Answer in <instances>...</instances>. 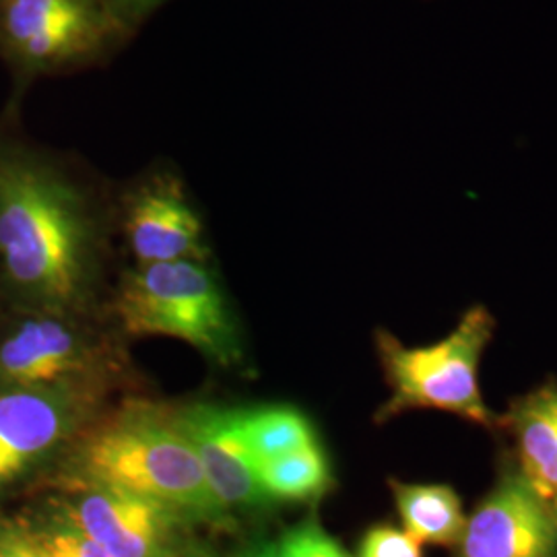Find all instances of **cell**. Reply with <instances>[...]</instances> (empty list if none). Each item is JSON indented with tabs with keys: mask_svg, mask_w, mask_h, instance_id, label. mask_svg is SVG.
<instances>
[{
	"mask_svg": "<svg viewBox=\"0 0 557 557\" xmlns=\"http://www.w3.org/2000/svg\"><path fill=\"white\" fill-rule=\"evenodd\" d=\"M106 215L69 163L0 137V267L48 310L77 308L91 289Z\"/></svg>",
	"mask_w": 557,
	"mask_h": 557,
	"instance_id": "1",
	"label": "cell"
},
{
	"mask_svg": "<svg viewBox=\"0 0 557 557\" xmlns=\"http://www.w3.org/2000/svg\"><path fill=\"white\" fill-rule=\"evenodd\" d=\"M120 230L137 264L209 259L205 221L172 170H156L124 197Z\"/></svg>",
	"mask_w": 557,
	"mask_h": 557,
	"instance_id": "8",
	"label": "cell"
},
{
	"mask_svg": "<svg viewBox=\"0 0 557 557\" xmlns=\"http://www.w3.org/2000/svg\"><path fill=\"white\" fill-rule=\"evenodd\" d=\"M172 416L193 444L211 492L227 512L269 502L260 490L259 465L244 440L242 409L195 403Z\"/></svg>",
	"mask_w": 557,
	"mask_h": 557,
	"instance_id": "10",
	"label": "cell"
},
{
	"mask_svg": "<svg viewBox=\"0 0 557 557\" xmlns=\"http://www.w3.org/2000/svg\"><path fill=\"white\" fill-rule=\"evenodd\" d=\"M98 359V349L62 320H27L0 343V388L91 382Z\"/></svg>",
	"mask_w": 557,
	"mask_h": 557,
	"instance_id": "11",
	"label": "cell"
},
{
	"mask_svg": "<svg viewBox=\"0 0 557 557\" xmlns=\"http://www.w3.org/2000/svg\"><path fill=\"white\" fill-rule=\"evenodd\" d=\"M36 533L48 557H112L83 533L64 510L50 518V522Z\"/></svg>",
	"mask_w": 557,
	"mask_h": 557,
	"instance_id": "16",
	"label": "cell"
},
{
	"mask_svg": "<svg viewBox=\"0 0 557 557\" xmlns=\"http://www.w3.org/2000/svg\"><path fill=\"white\" fill-rule=\"evenodd\" d=\"M135 36L106 0H0V59L17 96L34 81L110 64Z\"/></svg>",
	"mask_w": 557,
	"mask_h": 557,
	"instance_id": "3",
	"label": "cell"
},
{
	"mask_svg": "<svg viewBox=\"0 0 557 557\" xmlns=\"http://www.w3.org/2000/svg\"><path fill=\"white\" fill-rule=\"evenodd\" d=\"M75 467L79 478L158 499L188 522H230L193 444L160 407L137 403L100 421L81 442Z\"/></svg>",
	"mask_w": 557,
	"mask_h": 557,
	"instance_id": "2",
	"label": "cell"
},
{
	"mask_svg": "<svg viewBox=\"0 0 557 557\" xmlns=\"http://www.w3.org/2000/svg\"><path fill=\"white\" fill-rule=\"evenodd\" d=\"M358 557H421V543L393 524H376L361 539Z\"/></svg>",
	"mask_w": 557,
	"mask_h": 557,
	"instance_id": "18",
	"label": "cell"
},
{
	"mask_svg": "<svg viewBox=\"0 0 557 557\" xmlns=\"http://www.w3.org/2000/svg\"><path fill=\"white\" fill-rule=\"evenodd\" d=\"M457 557H557V515L508 465L467 517Z\"/></svg>",
	"mask_w": 557,
	"mask_h": 557,
	"instance_id": "9",
	"label": "cell"
},
{
	"mask_svg": "<svg viewBox=\"0 0 557 557\" xmlns=\"http://www.w3.org/2000/svg\"><path fill=\"white\" fill-rule=\"evenodd\" d=\"M116 306L133 335L186 341L225 368L242 359L238 326L220 281L200 260L139 264L122 281Z\"/></svg>",
	"mask_w": 557,
	"mask_h": 557,
	"instance_id": "5",
	"label": "cell"
},
{
	"mask_svg": "<svg viewBox=\"0 0 557 557\" xmlns=\"http://www.w3.org/2000/svg\"><path fill=\"white\" fill-rule=\"evenodd\" d=\"M391 490L403 531L418 543L457 547L467 527L462 502L450 485L403 483L393 479Z\"/></svg>",
	"mask_w": 557,
	"mask_h": 557,
	"instance_id": "13",
	"label": "cell"
},
{
	"mask_svg": "<svg viewBox=\"0 0 557 557\" xmlns=\"http://www.w3.org/2000/svg\"><path fill=\"white\" fill-rule=\"evenodd\" d=\"M89 382L0 388V487L25 478L91 416Z\"/></svg>",
	"mask_w": 557,
	"mask_h": 557,
	"instance_id": "7",
	"label": "cell"
},
{
	"mask_svg": "<svg viewBox=\"0 0 557 557\" xmlns=\"http://www.w3.org/2000/svg\"><path fill=\"white\" fill-rule=\"evenodd\" d=\"M62 510L112 557H180L186 552V518L119 485L77 478Z\"/></svg>",
	"mask_w": 557,
	"mask_h": 557,
	"instance_id": "6",
	"label": "cell"
},
{
	"mask_svg": "<svg viewBox=\"0 0 557 557\" xmlns=\"http://www.w3.org/2000/svg\"><path fill=\"white\" fill-rule=\"evenodd\" d=\"M556 515H557V510H556Z\"/></svg>",
	"mask_w": 557,
	"mask_h": 557,
	"instance_id": "23",
	"label": "cell"
},
{
	"mask_svg": "<svg viewBox=\"0 0 557 557\" xmlns=\"http://www.w3.org/2000/svg\"><path fill=\"white\" fill-rule=\"evenodd\" d=\"M180 557H211L209 554H205V552H184Z\"/></svg>",
	"mask_w": 557,
	"mask_h": 557,
	"instance_id": "22",
	"label": "cell"
},
{
	"mask_svg": "<svg viewBox=\"0 0 557 557\" xmlns=\"http://www.w3.org/2000/svg\"><path fill=\"white\" fill-rule=\"evenodd\" d=\"M0 557H48L36 531L15 522L0 524Z\"/></svg>",
	"mask_w": 557,
	"mask_h": 557,
	"instance_id": "19",
	"label": "cell"
},
{
	"mask_svg": "<svg viewBox=\"0 0 557 557\" xmlns=\"http://www.w3.org/2000/svg\"><path fill=\"white\" fill-rule=\"evenodd\" d=\"M236 557H277V543L271 541H252Z\"/></svg>",
	"mask_w": 557,
	"mask_h": 557,
	"instance_id": "21",
	"label": "cell"
},
{
	"mask_svg": "<svg viewBox=\"0 0 557 557\" xmlns=\"http://www.w3.org/2000/svg\"><path fill=\"white\" fill-rule=\"evenodd\" d=\"M494 317L485 306H471L453 333L438 343L407 347L391 333H379V354L391 398L379 419L397 418L413 409H438L496 430L498 418L483 400L479 363L494 337Z\"/></svg>",
	"mask_w": 557,
	"mask_h": 557,
	"instance_id": "4",
	"label": "cell"
},
{
	"mask_svg": "<svg viewBox=\"0 0 557 557\" xmlns=\"http://www.w3.org/2000/svg\"><path fill=\"white\" fill-rule=\"evenodd\" d=\"M277 557H351L337 539L331 537L319 520L308 518L287 529L278 539Z\"/></svg>",
	"mask_w": 557,
	"mask_h": 557,
	"instance_id": "17",
	"label": "cell"
},
{
	"mask_svg": "<svg viewBox=\"0 0 557 557\" xmlns=\"http://www.w3.org/2000/svg\"><path fill=\"white\" fill-rule=\"evenodd\" d=\"M502 423L508 428L512 467L545 504L557 510V382L541 384L512 403Z\"/></svg>",
	"mask_w": 557,
	"mask_h": 557,
	"instance_id": "12",
	"label": "cell"
},
{
	"mask_svg": "<svg viewBox=\"0 0 557 557\" xmlns=\"http://www.w3.org/2000/svg\"><path fill=\"white\" fill-rule=\"evenodd\" d=\"M259 483L267 499L310 502L333 483L331 462L319 442L296 453L259 462Z\"/></svg>",
	"mask_w": 557,
	"mask_h": 557,
	"instance_id": "14",
	"label": "cell"
},
{
	"mask_svg": "<svg viewBox=\"0 0 557 557\" xmlns=\"http://www.w3.org/2000/svg\"><path fill=\"white\" fill-rule=\"evenodd\" d=\"M242 432L257 465L319 442L310 419L289 405L242 409Z\"/></svg>",
	"mask_w": 557,
	"mask_h": 557,
	"instance_id": "15",
	"label": "cell"
},
{
	"mask_svg": "<svg viewBox=\"0 0 557 557\" xmlns=\"http://www.w3.org/2000/svg\"><path fill=\"white\" fill-rule=\"evenodd\" d=\"M106 2L112 7V11L128 29L139 34L140 27L170 0H106Z\"/></svg>",
	"mask_w": 557,
	"mask_h": 557,
	"instance_id": "20",
	"label": "cell"
}]
</instances>
